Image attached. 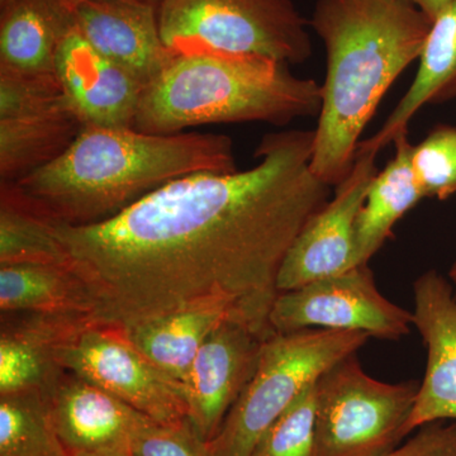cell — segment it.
Wrapping results in <instances>:
<instances>
[{
    "instance_id": "obj_29",
    "label": "cell",
    "mask_w": 456,
    "mask_h": 456,
    "mask_svg": "<svg viewBox=\"0 0 456 456\" xmlns=\"http://www.w3.org/2000/svg\"><path fill=\"white\" fill-rule=\"evenodd\" d=\"M386 456H456V421L426 425L419 428L415 436Z\"/></svg>"
},
{
    "instance_id": "obj_32",
    "label": "cell",
    "mask_w": 456,
    "mask_h": 456,
    "mask_svg": "<svg viewBox=\"0 0 456 456\" xmlns=\"http://www.w3.org/2000/svg\"><path fill=\"white\" fill-rule=\"evenodd\" d=\"M448 278L449 281H452V287H454L456 296V259L454 260V263L452 264V266H450Z\"/></svg>"
},
{
    "instance_id": "obj_22",
    "label": "cell",
    "mask_w": 456,
    "mask_h": 456,
    "mask_svg": "<svg viewBox=\"0 0 456 456\" xmlns=\"http://www.w3.org/2000/svg\"><path fill=\"white\" fill-rule=\"evenodd\" d=\"M86 127L73 107L0 119V176L17 183L64 154Z\"/></svg>"
},
{
    "instance_id": "obj_7",
    "label": "cell",
    "mask_w": 456,
    "mask_h": 456,
    "mask_svg": "<svg viewBox=\"0 0 456 456\" xmlns=\"http://www.w3.org/2000/svg\"><path fill=\"white\" fill-rule=\"evenodd\" d=\"M316 388L314 456H386L406 437L419 382L375 379L353 354L321 375Z\"/></svg>"
},
{
    "instance_id": "obj_14",
    "label": "cell",
    "mask_w": 456,
    "mask_h": 456,
    "mask_svg": "<svg viewBox=\"0 0 456 456\" xmlns=\"http://www.w3.org/2000/svg\"><path fill=\"white\" fill-rule=\"evenodd\" d=\"M77 32L146 88L169 65L158 5L141 0H83L71 5Z\"/></svg>"
},
{
    "instance_id": "obj_3",
    "label": "cell",
    "mask_w": 456,
    "mask_h": 456,
    "mask_svg": "<svg viewBox=\"0 0 456 456\" xmlns=\"http://www.w3.org/2000/svg\"><path fill=\"white\" fill-rule=\"evenodd\" d=\"M236 170L232 140L224 134L86 126L64 154L14 184L50 221L90 226L173 180Z\"/></svg>"
},
{
    "instance_id": "obj_15",
    "label": "cell",
    "mask_w": 456,
    "mask_h": 456,
    "mask_svg": "<svg viewBox=\"0 0 456 456\" xmlns=\"http://www.w3.org/2000/svg\"><path fill=\"white\" fill-rule=\"evenodd\" d=\"M55 75L84 125L132 128L143 86L71 29L60 44Z\"/></svg>"
},
{
    "instance_id": "obj_27",
    "label": "cell",
    "mask_w": 456,
    "mask_h": 456,
    "mask_svg": "<svg viewBox=\"0 0 456 456\" xmlns=\"http://www.w3.org/2000/svg\"><path fill=\"white\" fill-rule=\"evenodd\" d=\"M73 107L55 74L28 75L0 69V119L41 116Z\"/></svg>"
},
{
    "instance_id": "obj_33",
    "label": "cell",
    "mask_w": 456,
    "mask_h": 456,
    "mask_svg": "<svg viewBox=\"0 0 456 456\" xmlns=\"http://www.w3.org/2000/svg\"><path fill=\"white\" fill-rule=\"evenodd\" d=\"M65 2L68 3V4L73 5L75 3L83 2V0H65ZM141 2L152 3V4L159 5L160 0H141Z\"/></svg>"
},
{
    "instance_id": "obj_34",
    "label": "cell",
    "mask_w": 456,
    "mask_h": 456,
    "mask_svg": "<svg viewBox=\"0 0 456 456\" xmlns=\"http://www.w3.org/2000/svg\"><path fill=\"white\" fill-rule=\"evenodd\" d=\"M4 2V0H0V3Z\"/></svg>"
},
{
    "instance_id": "obj_16",
    "label": "cell",
    "mask_w": 456,
    "mask_h": 456,
    "mask_svg": "<svg viewBox=\"0 0 456 456\" xmlns=\"http://www.w3.org/2000/svg\"><path fill=\"white\" fill-rule=\"evenodd\" d=\"M93 321L83 316L2 314L0 397L46 395L61 375L57 349L74 330Z\"/></svg>"
},
{
    "instance_id": "obj_31",
    "label": "cell",
    "mask_w": 456,
    "mask_h": 456,
    "mask_svg": "<svg viewBox=\"0 0 456 456\" xmlns=\"http://www.w3.org/2000/svg\"><path fill=\"white\" fill-rule=\"evenodd\" d=\"M73 456H134L131 448L112 450V452H92V454H77Z\"/></svg>"
},
{
    "instance_id": "obj_12",
    "label": "cell",
    "mask_w": 456,
    "mask_h": 456,
    "mask_svg": "<svg viewBox=\"0 0 456 456\" xmlns=\"http://www.w3.org/2000/svg\"><path fill=\"white\" fill-rule=\"evenodd\" d=\"M412 325L426 350L428 367L404 434L432 422L456 421V296L448 277L431 269L413 283Z\"/></svg>"
},
{
    "instance_id": "obj_6",
    "label": "cell",
    "mask_w": 456,
    "mask_h": 456,
    "mask_svg": "<svg viewBox=\"0 0 456 456\" xmlns=\"http://www.w3.org/2000/svg\"><path fill=\"white\" fill-rule=\"evenodd\" d=\"M161 40L171 55L259 56L288 65L314 53L292 0H160Z\"/></svg>"
},
{
    "instance_id": "obj_26",
    "label": "cell",
    "mask_w": 456,
    "mask_h": 456,
    "mask_svg": "<svg viewBox=\"0 0 456 456\" xmlns=\"http://www.w3.org/2000/svg\"><path fill=\"white\" fill-rule=\"evenodd\" d=\"M411 163L426 198L446 200L456 196V127L437 125L419 145Z\"/></svg>"
},
{
    "instance_id": "obj_23",
    "label": "cell",
    "mask_w": 456,
    "mask_h": 456,
    "mask_svg": "<svg viewBox=\"0 0 456 456\" xmlns=\"http://www.w3.org/2000/svg\"><path fill=\"white\" fill-rule=\"evenodd\" d=\"M0 191V266L14 264L70 266L53 222L22 196L14 183H2Z\"/></svg>"
},
{
    "instance_id": "obj_20",
    "label": "cell",
    "mask_w": 456,
    "mask_h": 456,
    "mask_svg": "<svg viewBox=\"0 0 456 456\" xmlns=\"http://www.w3.org/2000/svg\"><path fill=\"white\" fill-rule=\"evenodd\" d=\"M395 156L369 185L355 224L356 254L359 265L369 261L392 235L393 227L413 208L425 194L417 182L411 163L412 143L408 132L393 140Z\"/></svg>"
},
{
    "instance_id": "obj_11",
    "label": "cell",
    "mask_w": 456,
    "mask_h": 456,
    "mask_svg": "<svg viewBox=\"0 0 456 456\" xmlns=\"http://www.w3.org/2000/svg\"><path fill=\"white\" fill-rule=\"evenodd\" d=\"M266 338L244 323L226 320L200 347L183 393L188 421L206 443L220 431L253 378Z\"/></svg>"
},
{
    "instance_id": "obj_18",
    "label": "cell",
    "mask_w": 456,
    "mask_h": 456,
    "mask_svg": "<svg viewBox=\"0 0 456 456\" xmlns=\"http://www.w3.org/2000/svg\"><path fill=\"white\" fill-rule=\"evenodd\" d=\"M456 97V0L432 22L419 59L415 80L399 99L382 127L358 147L380 152L398 134L408 132V123L422 107Z\"/></svg>"
},
{
    "instance_id": "obj_9",
    "label": "cell",
    "mask_w": 456,
    "mask_h": 456,
    "mask_svg": "<svg viewBox=\"0 0 456 456\" xmlns=\"http://www.w3.org/2000/svg\"><path fill=\"white\" fill-rule=\"evenodd\" d=\"M269 325L281 334L323 329L364 332L382 340H399L413 326L412 312L379 292L368 265L279 293Z\"/></svg>"
},
{
    "instance_id": "obj_8",
    "label": "cell",
    "mask_w": 456,
    "mask_h": 456,
    "mask_svg": "<svg viewBox=\"0 0 456 456\" xmlns=\"http://www.w3.org/2000/svg\"><path fill=\"white\" fill-rule=\"evenodd\" d=\"M57 364L121 399L156 424L188 421L179 384L156 369L118 327L88 321L57 349Z\"/></svg>"
},
{
    "instance_id": "obj_19",
    "label": "cell",
    "mask_w": 456,
    "mask_h": 456,
    "mask_svg": "<svg viewBox=\"0 0 456 456\" xmlns=\"http://www.w3.org/2000/svg\"><path fill=\"white\" fill-rule=\"evenodd\" d=\"M226 320L237 321L232 307L226 303H211L121 330L156 369L183 389L200 347Z\"/></svg>"
},
{
    "instance_id": "obj_28",
    "label": "cell",
    "mask_w": 456,
    "mask_h": 456,
    "mask_svg": "<svg viewBox=\"0 0 456 456\" xmlns=\"http://www.w3.org/2000/svg\"><path fill=\"white\" fill-rule=\"evenodd\" d=\"M134 456H212L191 422L161 425L151 422L134 437Z\"/></svg>"
},
{
    "instance_id": "obj_5",
    "label": "cell",
    "mask_w": 456,
    "mask_h": 456,
    "mask_svg": "<svg viewBox=\"0 0 456 456\" xmlns=\"http://www.w3.org/2000/svg\"><path fill=\"white\" fill-rule=\"evenodd\" d=\"M369 338L364 332L323 329L270 335L253 378L220 431L207 443L212 456H251L270 425L321 375L358 353Z\"/></svg>"
},
{
    "instance_id": "obj_17",
    "label": "cell",
    "mask_w": 456,
    "mask_h": 456,
    "mask_svg": "<svg viewBox=\"0 0 456 456\" xmlns=\"http://www.w3.org/2000/svg\"><path fill=\"white\" fill-rule=\"evenodd\" d=\"M0 7V69L55 74L57 50L74 28L71 5L65 0H5Z\"/></svg>"
},
{
    "instance_id": "obj_2",
    "label": "cell",
    "mask_w": 456,
    "mask_h": 456,
    "mask_svg": "<svg viewBox=\"0 0 456 456\" xmlns=\"http://www.w3.org/2000/svg\"><path fill=\"white\" fill-rule=\"evenodd\" d=\"M310 25L327 57L311 169L336 187L380 101L421 56L432 20L410 0H318Z\"/></svg>"
},
{
    "instance_id": "obj_21",
    "label": "cell",
    "mask_w": 456,
    "mask_h": 456,
    "mask_svg": "<svg viewBox=\"0 0 456 456\" xmlns=\"http://www.w3.org/2000/svg\"><path fill=\"white\" fill-rule=\"evenodd\" d=\"M0 311L92 318L93 303L70 266L14 264L0 266Z\"/></svg>"
},
{
    "instance_id": "obj_25",
    "label": "cell",
    "mask_w": 456,
    "mask_h": 456,
    "mask_svg": "<svg viewBox=\"0 0 456 456\" xmlns=\"http://www.w3.org/2000/svg\"><path fill=\"white\" fill-rule=\"evenodd\" d=\"M316 384L308 387L270 425L268 430L264 432L263 436L257 441L251 456H314Z\"/></svg>"
},
{
    "instance_id": "obj_24",
    "label": "cell",
    "mask_w": 456,
    "mask_h": 456,
    "mask_svg": "<svg viewBox=\"0 0 456 456\" xmlns=\"http://www.w3.org/2000/svg\"><path fill=\"white\" fill-rule=\"evenodd\" d=\"M0 456H69L42 393L0 397Z\"/></svg>"
},
{
    "instance_id": "obj_10",
    "label": "cell",
    "mask_w": 456,
    "mask_h": 456,
    "mask_svg": "<svg viewBox=\"0 0 456 456\" xmlns=\"http://www.w3.org/2000/svg\"><path fill=\"white\" fill-rule=\"evenodd\" d=\"M378 154L358 147L349 175L336 185L334 197L305 224L288 251L279 272V293L359 266L356 218L377 175Z\"/></svg>"
},
{
    "instance_id": "obj_30",
    "label": "cell",
    "mask_w": 456,
    "mask_h": 456,
    "mask_svg": "<svg viewBox=\"0 0 456 456\" xmlns=\"http://www.w3.org/2000/svg\"><path fill=\"white\" fill-rule=\"evenodd\" d=\"M410 2L413 3L417 8L421 9L426 16L434 22L441 12L448 7L452 0H410Z\"/></svg>"
},
{
    "instance_id": "obj_13",
    "label": "cell",
    "mask_w": 456,
    "mask_h": 456,
    "mask_svg": "<svg viewBox=\"0 0 456 456\" xmlns=\"http://www.w3.org/2000/svg\"><path fill=\"white\" fill-rule=\"evenodd\" d=\"M45 395L51 422L69 456L131 448L134 437L155 422L68 371Z\"/></svg>"
},
{
    "instance_id": "obj_1",
    "label": "cell",
    "mask_w": 456,
    "mask_h": 456,
    "mask_svg": "<svg viewBox=\"0 0 456 456\" xmlns=\"http://www.w3.org/2000/svg\"><path fill=\"white\" fill-rule=\"evenodd\" d=\"M314 130L261 139L254 167L173 180L110 220L53 222L93 321L126 329L197 305L226 303L263 338L288 251L330 200L311 169Z\"/></svg>"
},
{
    "instance_id": "obj_4",
    "label": "cell",
    "mask_w": 456,
    "mask_h": 456,
    "mask_svg": "<svg viewBox=\"0 0 456 456\" xmlns=\"http://www.w3.org/2000/svg\"><path fill=\"white\" fill-rule=\"evenodd\" d=\"M321 106L320 84L297 77L284 62L224 53L178 55L143 89L132 128L176 134L213 123L281 127L318 117Z\"/></svg>"
}]
</instances>
